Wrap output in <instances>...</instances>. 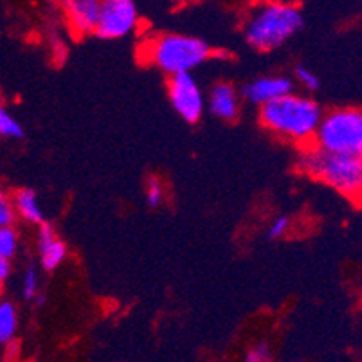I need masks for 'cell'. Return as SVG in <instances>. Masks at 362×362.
<instances>
[{
    "mask_svg": "<svg viewBox=\"0 0 362 362\" xmlns=\"http://www.w3.org/2000/svg\"><path fill=\"white\" fill-rule=\"evenodd\" d=\"M303 13L287 0H259L243 25L245 42L259 52H271L287 44L303 28Z\"/></svg>",
    "mask_w": 362,
    "mask_h": 362,
    "instance_id": "cell-1",
    "label": "cell"
},
{
    "mask_svg": "<svg viewBox=\"0 0 362 362\" xmlns=\"http://www.w3.org/2000/svg\"><path fill=\"white\" fill-rule=\"evenodd\" d=\"M321 117V107L312 98L294 92L259 105V121L263 127L292 143H310Z\"/></svg>",
    "mask_w": 362,
    "mask_h": 362,
    "instance_id": "cell-2",
    "label": "cell"
},
{
    "mask_svg": "<svg viewBox=\"0 0 362 362\" xmlns=\"http://www.w3.org/2000/svg\"><path fill=\"white\" fill-rule=\"evenodd\" d=\"M298 168L310 175L312 179L321 180L330 187L337 189L350 199H358L362 189V159L361 156H344V153H330L317 146L307 148L301 151Z\"/></svg>",
    "mask_w": 362,
    "mask_h": 362,
    "instance_id": "cell-3",
    "label": "cell"
},
{
    "mask_svg": "<svg viewBox=\"0 0 362 362\" xmlns=\"http://www.w3.org/2000/svg\"><path fill=\"white\" fill-rule=\"evenodd\" d=\"M150 62L168 76L192 72L213 56V49L200 38L187 35H163L148 47Z\"/></svg>",
    "mask_w": 362,
    "mask_h": 362,
    "instance_id": "cell-4",
    "label": "cell"
},
{
    "mask_svg": "<svg viewBox=\"0 0 362 362\" xmlns=\"http://www.w3.org/2000/svg\"><path fill=\"white\" fill-rule=\"evenodd\" d=\"M314 146L330 153L361 156L362 114L358 108H339L328 112L319 121L314 134Z\"/></svg>",
    "mask_w": 362,
    "mask_h": 362,
    "instance_id": "cell-5",
    "label": "cell"
},
{
    "mask_svg": "<svg viewBox=\"0 0 362 362\" xmlns=\"http://www.w3.org/2000/svg\"><path fill=\"white\" fill-rule=\"evenodd\" d=\"M139 11L134 0H101L94 33L101 40H117L136 31Z\"/></svg>",
    "mask_w": 362,
    "mask_h": 362,
    "instance_id": "cell-6",
    "label": "cell"
},
{
    "mask_svg": "<svg viewBox=\"0 0 362 362\" xmlns=\"http://www.w3.org/2000/svg\"><path fill=\"white\" fill-rule=\"evenodd\" d=\"M168 96L175 112L187 123H197L204 114V94L192 72L170 76Z\"/></svg>",
    "mask_w": 362,
    "mask_h": 362,
    "instance_id": "cell-7",
    "label": "cell"
},
{
    "mask_svg": "<svg viewBox=\"0 0 362 362\" xmlns=\"http://www.w3.org/2000/svg\"><path fill=\"white\" fill-rule=\"evenodd\" d=\"M74 35H92L100 15L101 0H58Z\"/></svg>",
    "mask_w": 362,
    "mask_h": 362,
    "instance_id": "cell-8",
    "label": "cell"
},
{
    "mask_svg": "<svg viewBox=\"0 0 362 362\" xmlns=\"http://www.w3.org/2000/svg\"><path fill=\"white\" fill-rule=\"evenodd\" d=\"M294 83L288 80L287 76H265V78H258V80L251 81L243 87L242 94L249 103L252 105H263L269 101L281 98L288 92H292Z\"/></svg>",
    "mask_w": 362,
    "mask_h": 362,
    "instance_id": "cell-9",
    "label": "cell"
},
{
    "mask_svg": "<svg viewBox=\"0 0 362 362\" xmlns=\"http://www.w3.org/2000/svg\"><path fill=\"white\" fill-rule=\"evenodd\" d=\"M38 251H40V262L45 271L58 269L67 256V247L56 236L54 227L47 222H42L38 229Z\"/></svg>",
    "mask_w": 362,
    "mask_h": 362,
    "instance_id": "cell-10",
    "label": "cell"
},
{
    "mask_svg": "<svg viewBox=\"0 0 362 362\" xmlns=\"http://www.w3.org/2000/svg\"><path fill=\"white\" fill-rule=\"evenodd\" d=\"M209 110L218 119H236L240 112V100L235 87L229 83H216L211 88V94H209Z\"/></svg>",
    "mask_w": 362,
    "mask_h": 362,
    "instance_id": "cell-11",
    "label": "cell"
},
{
    "mask_svg": "<svg viewBox=\"0 0 362 362\" xmlns=\"http://www.w3.org/2000/svg\"><path fill=\"white\" fill-rule=\"evenodd\" d=\"M13 206H15L16 216L24 218L25 222L35 223V226H40L42 222H45L44 211H42V206L38 202V197H36L35 189L31 187H22L13 195Z\"/></svg>",
    "mask_w": 362,
    "mask_h": 362,
    "instance_id": "cell-12",
    "label": "cell"
},
{
    "mask_svg": "<svg viewBox=\"0 0 362 362\" xmlns=\"http://www.w3.org/2000/svg\"><path fill=\"white\" fill-rule=\"evenodd\" d=\"M16 328H18V314L13 303L0 301V344L15 339Z\"/></svg>",
    "mask_w": 362,
    "mask_h": 362,
    "instance_id": "cell-13",
    "label": "cell"
},
{
    "mask_svg": "<svg viewBox=\"0 0 362 362\" xmlns=\"http://www.w3.org/2000/svg\"><path fill=\"white\" fill-rule=\"evenodd\" d=\"M0 137H8V139H22L24 137V128L16 121L11 112L0 105Z\"/></svg>",
    "mask_w": 362,
    "mask_h": 362,
    "instance_id": "cell-14",
    "label": "cell"
},
{
    "mask_svg": "<svg viewBox=\"0 0 362 362\" xmlns=\"http://www.w3.org/2000/svg\"><path fill=\"white\" fill-rule=\"evenodd\" d=\"M18 251V235L13 226H0V256L11 259Z\"/></svg>",
    "mask_w": 362,
    "mask_h": 362,
    "instance_id": "cell-15",
    "label": "cell"
},
{
    "mask_svg": "<svg viewBox=\"0 0 362 362\" xmlns=\"http://www.w3.org/2000/svg\"><path fill=\"white\" fill-rule=\"evenodd\" d=\"M16 220L15 206H13V197L6 189L0 187V226H13Z\"/></svg>",
    "mask_w": 362,
    "mask_h": 362,
    "instance_id": "cell-16",
    "label": "cell"
},
{
    "mask_svg": "<svg viewBox=\"0 0 362 362\" xmlns=\"http://www.w3.org/2000/svg\"><path fill=\"white\" fill-rule=\"evenodd\" d=\"M296 80H298L299 83L303 85V88L308 92H315L321 87V81H319L317 74H315L314 71H310V69L303 67V65L296 67Z\"/></svg>",
    "mask_w": 362,
    "mask_h": 362,
    "instance_id": "cell-17",
    "label": "cell"
},
{
    "mask_svg": "<svg viewBox=\"0 0 362 362\" xmlns=\"http://www.w3.org/2000/svg\"><path fill=\"white\" fill-rule=\"evenodd\" d=\"M146 202L150 207H159L164 202V186L157 177H150L146 186Z\"/></svg>",
    "mask_w": 362,
    "mask_h": 362,
    "instance_id": "cell-18",
    "label": "cell"
},
{
    "mask_svg": "<svg viewBox=\"0 0 362 362\" xmlns=\"http://www.w3.org/2000/svg\"><path fill=\"white\" fill-rule=\"evenodd\" d=\"M38 271L35 267H28V271L24 274V281H22V292H24L25 299H33L38 294Z\"/></svg>",
    "mask_w": 362,
    "mask_h": 362,
    "instance_id": "cell-19",
    "label": "cell"
},
{
    "mask_svg": "<svg viewBox=\"0 0 362 362\" xmlns=\"http://www.w3.org/2000/svg\"><path fill=\"white\" fill-rule=\"evenodd\" d=\"M271 346L267 344V342H258L252 348H249L245 355L247 362H265L271 361Z\"/></svg>",
    "mask_w": 362,
    "mask_h": 362,
    "instance_id": "cell-20",
    "label": "cell"
},
{
    "mask_svg": "<svg viewBox=\"0 0 362 362\" xmlns=\"http://www.w3.org/2000/svg\"><path fill=\"white\" fill-rule=\"evenodd\" d=\"M288 229H291V218L285 215L278 216V218L271 223V227H269V238H283V236L288 233Z\"/></svg>",
    "mask_w": 362,
    "mask_h": 362,
    "instance_id": "cell-21",
    "label": "cell"
},
{
    "mask_svg": "<svg viewBox=\"0 0 362 362\" xmlns=\"http://www.w3.org/2000/svg\"><path fill=\"white\" fill-rule=\"evenodd\" d=\"M9 274H11V263L8 258L0 256V285L9 278Z\"/></svg>",
    "mask_w": 362,
    "mask_h": 362,
    "instance_id": "cell-22",
    "label": "cell"
},
{
    "mask_svg": "<svg viewBox=\"0 0 362 362\" xmlns=\"http://www.w3.org/2000/svg\"><path fill=\"white\" fill-rule=\"evenodd\" d=\"M6 358H15L16 354H18V350H21V342H18V339H11L9 342H6Z\"/></svg>",
    "mask_w": 362,
    "mask_h": 362,
    "instance_id": "cell-23",
    "label": "cell"
},
{
    "mask_svg": "<svg viewBox=\"0 0 362 362\" xmlns=\"http://www.w3.org/2000/svg\"><path fill=\"white\" fill-rule=\"evenodd\" d=\"M33 299H35L36 307H44V305H45V296L40 294V292H38V294H36Z\"/></svg>",
    "mask_w": 362,
    "mask_h": 362,
    "instance_id": "cell-24",
    "label": "cell"
},
{
    "mask_svg": "<svg viewBox=\"0 0 362 362\" xmlns=\"http://www.w3.org/2000/svg\"><path fill=\"white\" fill-rule=\"evenodd\" d=\"M171 2L177 6H184V4H187V2H192V0H171Z\"/></svg>",
    "mask_w": 362,
    "mask_h": 362,
    "instance_id": "cell-25",
    "label": "cell"
},
{
    "mask_svg": "<svg viewBox=\"0 0 362 362\" xmlns=\"http://www.w3.org/2000/svg\"><path fill=\"white\" fill-rule=\"evenodd\" d=\"M0 105H4V98H2V94H0Z\"/></svg>",
    "mask_w": 362,
    "mask_h": 362,
    "instance_id": "cell-26",
    "label": "cell"
},
{
    "mask_svg": "<svg viewBox=\"0 0 362 362\" xmlns=\"http://www.w3.org/2000/svg\"><path fill=\"white\" fill-rule=\"evenodd\" d=\"M0 287H2V285H0Z\"/></svg>",
    "mask_w": 362,
    "mask_h": 362,
    "instance_id": "cell-27",
    "label": "cell"
}]
</instances>
